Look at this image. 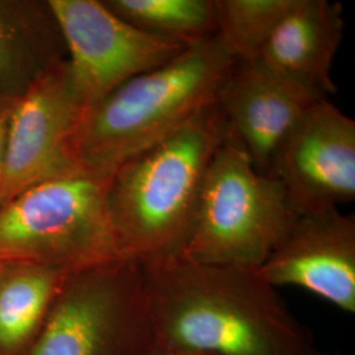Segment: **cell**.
Here are the masks:
<instances>
[{
	"instance_id": "1",
	"label": "cell",
	"mask_w": 355,
	"mask_h": 355,
	"mask_svg": "<svg viewBox=\"0 0 355 355\" xmlns=\"http://www.w3.org/2000/svg\"><path fill=\"white\" fill-rule=\"evenodd\" d=\"M157 343L202 355H329L255 270L141 265Z\"/></svg>"
},
{
	"instance_id": "2",
	"label": "cell",
	"mask_w": 355,
	"mask_h": 355,
	"mask_svg": "<svg viewBox=\"0 0 355 355\" xmlns=\"http://www.w3.org/2000/svg\"><path fill=\"white\" fill-rule=\"evenodd\" d=\"M228 132L214 104L114 170L107 204L125 259L148 265L182 254L204 178Z\"/></svg>"
},
{
	"instance_id": "3",
	"label": "cell",
	"mask_w": 355,
	"mask_h": 355,
	"mask_svg": "<svg viewBox=\"0 0 355 355\" xmlns=\"http://www.w3.org/2000/svg\"><path fill=\"white\" fill-rule=\"evenodd\" d=\"M234 64L215 36L165 66L129 79L82 110L69 145L71 164L89 174L111 177L119 166L216 104Z\"/></svg>"
},
{
	"instance_id": "4",
	"label": "cell",
	"mask_w": 355,
	"mask_h": 355,
	"mask_svg": "<svg viewBox=\"0 0 355 355\" xmlns=\"http://www.w3.org/2000/svg\"><path fill=\"white\" fill-rule=\"evenodd\" d=\"M108 180L73 168L0 204V263L73 275L125 259L108 212Z\"/></svg>"
},
{
	"instance_id": "5",
	"label": "cell",
	"mask_w": 355,
	"mask_h": 355,
	"mask_svg": "<svg viewBox=\"0 0 355 355\" xmlns=\"http://www.w3.org/2000/svg\"><path fill=\"white\" fill-rule=\"evenodd\" d=\"M297 216L279 179L259 173L229 129L204 178L180 257L204 265L258 270Z\"/></svg>"
},
{
	"instance_id": "6",
	"label": "cell",
	"mask_w": 355,
	"mask_h": 355,
	"mask_svg": "<svg viewBox=\"0 0 355 355\" xmlns=\"http://www.w3.org/2000/svg\"><path fill=\"white\" fill-rule=\"evenodd\" d=\"M157 343L140 263L69 275L24 355H148Z\"/></svg>"
},
{
	"instance_id": "7",
	"label": "cell",
	"mask_w": 355,
	"mask_h": 355,
	"mask_svg": "<svg viewBox=\"0 0 355 355\" xmlns=\"http://www.w3.org/2000/svg\"><path fill=\"white\" fill-rule=\"evenodd\" d=\"M49 3L64 38L71 85L83 110L190 48L130 26L103 0Z\"/></svg>"
},
{
	"instance_id": "8",
	"label": "cell",
	"mask_w": 355,
	"mask_h": 355,
	"mask_svg": "<svg viewBox=\"0 0 355 355\" xmlns=\"http://www.w3.org/2000/svg\"><path fill=\"white\" fill-rule=\"evenodd\" d=\"M272 175L297 215L354 200V120L328 98L312 103L280 142Z\"/></svg>"
},
{
	"instance_id": "9",
	"label": "cell",
	"mask_w": 355,
	"mask_h": 355,
	"mask_svg": "<svg viewBox=\"0 0 355 355\" xmlns=\"http://www.w3.org/2000/svg\"><path fill=\"white\" fill-rule=\"evenodd\" d=\"M82 110L67 60L51 66L15 103L0 204L42 179L76 168L69 157V145Z\"/></svg>"
},
{
	"instance_id": "10",
	"label": "cell",
	"mask_w": 355,
	"mask_h": 355,
	"mask_svg": "<svg viewBox=\"0 0 355 355\" xmlns=\"http://www.w3.org/2000/svg\"><path fill=\"white\" fill-rule=\"evenodd\" d=\"M255 271L274 288L299 287L354 315V215L330 207L297 216Z\"/></svg>"
},
{
	"instance_id": "11",
	"label": "cell",
	"mask_w": 355,
	"mask_h": 355,
	"mask_svg": "<svg viewBox=\"0 0 355 355\" xmlns=\"http://www.w3.org/2000/svg\"><path fill=\"white\" fill-rule=\"evenodd\" d=\"M318 92L270 70L262 62H236L217 92L216 104L255 168L272 175L280 142Z\"/></svg>"
},
{
	"instance_id": "12",
	"label": "cell",
	"mask_w": 355,
	"mask_h": 355,
	"mask_svg": "<svg viewBox=\"0 0 355 355\" xmlns=\"http://www.w3.org/2000/svg\"><path fill=\"white\" fill-rule=\"evenodd\" d=\"M343 29L341 3L295 0L258 61L274 73L328 98L337 92L330 71Z\"/></svg>"
},
{
	"instance_id": "13",
	"label": "cell",
	"mask_w": 355,
	"mask_h": 355,
	"mask_svg": "<svg viewBox=\"0 0 355 355\" xmlns=\"http://www.w3.org/2000/svg\"><path fill=\"white\" fill-rule=\"evenodd\" d=\"M64 60V38L49 0H0V105L17 102Z\"/></svg>"
},
{
	"instance_id": "14",
	"label": "cell",
	"mask_w": 355,
	"mask_h": 355,
	"mask_svg": "<svg viewBox=\"0 0 355 355\" xmlns=\"http://www.w3.org/2000/svg\"><path fill=\"white\" fill-rule=\"evenodd\" d=\"M69 275L29 263H0V355H23Z\"/></svg>"
},
{
	"instance_id": "15",
	"label": "cell",
	"mask_w": 355,
	"mask_h": 355,
	"mask_svg": "<svg viewBox=\"0 0 355 355\" xmlns=\"http://www.w3.org/2000/svg\"><path fill=\"white\" fill-rule=\"evenodd\" d=\"M141 31L192 46L215 37V0H103Z\"/></svg>"
},
{
	"instance_id": "16",
	"label": "cell",
	"mask_w": 355,
	"mask_h": 355,
	"mask_svg": "<svg viewBox=\"0 0 355 355\" xmlns=\"http://www.w3.org/2000/svg\"><path fill=\"white\" fill-rule=\"evenodd\" d=\"M295 0H215L216 37L236 62L257 61Z\"/></svg>"
},
{
	"instance_id": "17",
	"label": "cell",
	"mask_w": 355,
	"mask_h": 355,
	"mask_svg": "<svg viewBox=\"0 0 355 355\" xmlns=\"http://www.w3.org/2000/svg\"><path fill=\"white\" fill-rule=\"evenodd\" d=\"M13 104H1L0 105V190L3 182V171H4V158H6V144H7V133L10 119L12 114Z\"/></svg>"
},
{
	"instance_id": "18",
	"label": "cell",
	"mask_w": 355,
	"mask_h": 355,
	"mask_svg": "<svg viewBox=\"0 0 355 355\" xmlns=\"http://www.w3.org/2000/svg\"><path fill=\"white\" fill-rule=\"evenodd\" d=\"M148 355H202L198 353H192V352H186V350H178L174 347H168L162 343H155L152 352Z\"/></svg>"
},
{
	"instance_id": "19",
	"label": "cell",
	"mask_w": 355,
	"mask_h": 355,
	"mask_svg": "<svg viewBox=\"0 0 355 355\" xmlns=\"http://www.w3.org/2000/svg\"><path fill=\"white\" fill-rule=\"evenodd\" d=\"M337 355H340V354H337Z\"/></svg>"
}]
</instances>
